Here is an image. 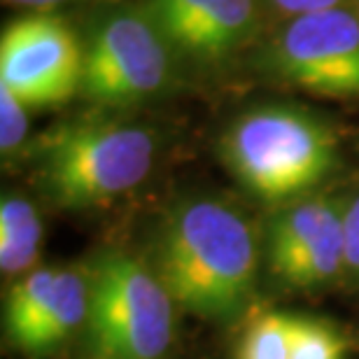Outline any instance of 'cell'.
I'll return each instance as SVG.
<instances>
[{
    "label": "cell",
    "instance_id": "cell-1",
    "mask_svg": "<svg viewBox=\"0 0 359 359\" xmlns=\"http://www.w3.org/2000/svg\"><path fill=\"white\" fill-rule=\"evenodd\" d=\"M259 248L250 222L217 198L170 208L156 241V276L198 318L231 320L255 290Z\"/></svg>",
    "mask_w": 359,
    "mask_h": 359
},
{
    "label": "cell",
    "instance_id": "cell-2",
    "mask_svg": "<svg viewBox=\"0 0 359 359\" xmlns=\"http://www.w3.org/2000/svg\"><path fill=\"white\" fill-rule=\"evenodd\" d=\"M38 173L61 208L87 210L135 189L152 170L154 138L119 119H77L47 133L38 147Z\"/></svg>",
    "mask_w": 359,
    "mask_h": 359
},
{
    "label": "cell",
    "instance_id": "cell-3",
    "mask_svg": "<svg viewBox=\"0 0 359 359\" xmlns=\"http://www.w3.org/2000/svg\"><path fill=\"white\" fill-rule=\"evenodd\" d=\"M222 154L238 182L266 203L308 196L332 173L336 138L325 121L294 107H259L222 138Z\"/></svg>",
    "mask_w": 359,
    "mask_h": 359
},
{
    "label": "cell",
    "instance_id": "cell-4",
    "mask_svg": "<svg viewBox=\"0 0 359 359\" xmlns=\"http://www.w3.org/2000/svg\"><path fill=\"white\" fill-rule=\"evenodd\" d=\"M87 271V332L98 359H163L175 301L156 271L126 252L100 255Z\"/></svg>",
    "mask_w": 359,
    "mask_h": 359
},
{
    "label": "cell",
    "instance_id": "cell-5",
    "mask_svg": "<svg viewBox=\"0 0 359 359\" xmlns=\"http://www.w3.org/2000/svg\"><path fill=\"white\" fill-rule=\"evenodd\" d=\"M168 80L166 38L147 14L117 12L103 21L84 47L82 89L105 107L142 103Z\"/></svg>",
    "mask_w": 359,
    "mask_h": 359
},
{
    "label": "cell",
    "instance_id": "cell-6",
    "mask_svg": "<svg viewBox=\"0 0 359 359\" xmlns=\"http://www.w3.org/2000/svg\"><path fill=\"white\" fill-rule=\"evenodd\" d=\"M82 73L84 47L54 14H26L3 31L0 84L28 107L66 103L82 89Z\"/></svg>",
    "mask_w": 359,
    "mask_h": 359
},
{
    "label": "cell",
    "instance_id": "cell-7",
    "mask_svg": "<svg viewBox=\"0 0 359 359\" xmlns=\"http://www.w3.org/2000/svg\"><path fill=\"white\" fill-rule=\"evenodd\" d=\"M278 73L329 98H359V17L334 7L292 19L273 49Z\"/></svg>",
    "mask_w": 359,
    "mask_h": 359
},
{
    "label": "cell",
    "instance_id": "cell-8",
    "mask_svg": "<svg viewBox=\"0 0 359 359\" xmlns=\"http://www.w3.org/2000/svg\"><path fill=\"white\" fill-rule=\"evenodd\" d=\"M147 17L187 54L219 59L252 31L255 0H149Z\"/></svg>",
    "mask_w": 359,
    "mask_h": 359
},
{
    "label": "cell",
    "instance_id": "cell-9",
    "mask_svg": "<svg viewBox=\"0 0 359 359\" xmlns=\"http://www.w3.org/2000/svg\"><path fill=\"white\" fill-rule=\"evenodd\" d=\"M89 315V271L59 269L54 290L45 308L31 322L14 348L28 355H45L61 348L87 327Z\"/></svg>",
    "mask_w": 359,
    "mask_h": 359
},
{
    "label": "cell",
    "instance_id": "cell-10",
    "mask_svg": "<svg viewBox=\"0 0 359 359\" xmlns=\"http://www.w3.org/2000/svg\"><path fill=\"white\" fill-rule=\"evenodd\" d=\"M343 205L327 196H304L285 205L271 222L269 236V259L276 271L290 262L299 250H304L336 215Z\"/></svg>",
    "mask_w": 359,
    "mask_h": 359
},
{
    "label": "cell",
    "instance_id": "cell-11",
    "mask_svg": "<svg viewBox=\"0 0 359 359\" xmlns=\"http://www.w3.org/2000/svg\"><path fill=\"white\" fill-rule=\"evenodd\" d=\"M42 245V219L24 196H3L0 203V271L24 278L35 271Z\"/></svg>",
    "mask_w": 359,
    "mask_h": 359
},
{
    "label": "cell",
    "instance_id": "cell-12",
    "mask_svg": "<svg viewBox=\"0 0 359 359\" xmlns=\"http://www.w3.org/2000/svg\"><path fill=\"white\" fill-rule=\"evenodd\" d=\"M346 266V229H343V210L341 215L329 222L304 250H299L290 262L273 273L285 285L311 290L332 283L336 276H341Z\"/></svg>",
    "mask_w": 359,
    "mask_h": 359
},
{
    "label": "cell",
    "instance_id": "cell-13",
    "mask_svg": "<svg viewBox=\"0 0 359 359\" xmlns=\"http://www.w3.org/2000/svg\"><path fill=\"white\" fill-rule=\"evenodd\" d=\"M56 276H59V269L45 266L31 271L12 285L5 301V336L12 343V348L45 308L49 294L54 290Z\"/></svg>",
    "mask_w": 359,
    "mask_h": 359
},
{
    "label": "cell",
    "instance_id": "cell-14",
    "mask_svg": "<svg viewBox=\"0 0 359 359\" xmlns=\"http://www.w3.org/2000/svg\"><path fill=\"white\" fill-rule=\"evenodd\" d=\"M294 315L264 313L245 327L236 359H290Z\"/></svg>",
    "mask_w": 359,
    "mask_h": 359
},
{
    "label": "cell",
    "instance_id": "cell-15",
    "mask_svg": "<svg viewBox=\"0 0 359 359\" xmlns=\"http://www.w3.org/2000/svg\"><path fill=\"white\" fill-rule=\"evenodd\" d=\"M290 359H346V339L327 322L294 315Z\"/></svg>",
    "mask_w": 359,
    "mask_h": 359
},
{
    "label": "cell",
    "instance_id": "cell-16",
    "mask_svg": "<svg viewBox=\"0 0 359 359\" xmlns=\"http://www.w3.org/2000/svg\"><path fill=\"white\" fill-rule=\"evenodd\" d=\"M28 107L14 93L0 84V149L14 154L26 142L28 135Z\"/></svg>",
    "mask_w": 359,
    "mask_h": 359
},
{
    "label": "cell",
    "instance_id": "cell-17",
    "mask_svg": "<svg viewBox=\"0 0 359 359\" xmlns=\"http://www.w3.org/2000/svg\"><path fill=\"white\" fill-rule=\"evenodd\" d=\"M343 229H346V266L359 278V194L343 205Z\"/></svg>",
    "mask_w": 359,
    "mask_h": 359
},
{
    "label": "cell",
    "instance_id": "cell-18",
    "mask_svg": "<svg viewBox=\"0 0 359 359\" xmlns=\"http://www.w3.org/2000/svg\"><path fill=\"white\" fill-rule=\"evenodd\" d=\"M271 3L283 14H287V17L297 19V17H304V14L334 10V7H339L341 0H271Z\"/></svg>",
    "mask_w": 359,
    "mask_h": 359
},
{
    "label": "cell",
    "instance_id": "cell-19",
    "mask_svg": "<svg viewBox=\"0 0 359 359\" xmlns=\"http://www.w3.org/2000/svg\"><path fill=\"white\" fill-rule=\"evenodd\" d=\"M7 5H19V7H28V10H35V12H45V10H52L56 5H63V3H73V0H5Z\"/></svg>",
    "mask_w": 359,
    "mask_h": 359
}]
</instances>
